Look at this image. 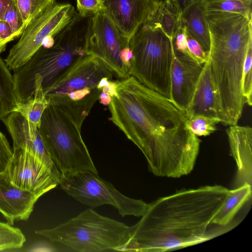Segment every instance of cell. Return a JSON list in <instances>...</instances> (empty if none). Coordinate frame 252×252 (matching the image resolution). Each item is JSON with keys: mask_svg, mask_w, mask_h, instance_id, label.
Returning a JSON list of instances; mask_svg holds the SVG:
<instances>
[{"mask_svg": "<svg viewBox=\"0 0 252 252\" xmlns=\"http://www.w3.org/2000/svg\"><path fill=\"white\" fill-rule=\"evenodd\" d=\"M108 105L111 121L142 152L155 176L179 178L193 170L201 140L170 98L134 77L119 81Z\"/></svg>", "mask_w": 252, "mask_h": 252, "instance_id": "cell-1", "label": "cell"}, {"mask_svg": "<svg viewBox=\"0 0 252 252\" xmlns=\"http://www.w3.org/2000/svg\"><path fill=\"white\" fill-rule=\"evenodd\" d=\"M229 192L220 185L205 186L152 202L129 226V239L123 252L170 251L210 240L215 236L208 228Z\"/></svg>", "mask_w": 252, "mask_h": 252, "instance_id": "cell-2", "label": "cell"}, {"mask_svg": "<svg viewBox=\"0 0 252 252\" xmlns=\"http://www.w3.org/2000/svg\"><path fill=\"white\" fill-rule=\"evenodd\" d=\"M100 92L96 90L78 100L48 101L38 129L61 176L79 172L98 173L82 138L81 128Z\"/></svg>", "mask_w": 252, "mask_h": 252, "instance_id": "cell-3", "label": "cell"}, {"mask_svg": "<svg viewBox=\"0 0 252 252\" xmlns=\"http://www.w3.org/2000/svg\"><path fill=\"white\" fill-rule=\"evenodd\" d=\"M90 17H83L78 14L54 36V43L51 47L42 46L28 62L14 71L15 92L19 102L32 97L37 78H41L44 92L85 55V36Z\"/></svg>", "mask_w": 252, "mask_h": 252, "instance_id": "cell-4", "label": "cell"}, {"mask_svg": "<svg viewBox=\"0 0 252 252\" xmlns=\"http://www.w3.org/2000/svg\"><path fill=\"white\" fill-rule=\"evenodd\" d=\"M35 232L53 244L78 252H123L129 239V226L93 209L54 228Z\"/></svg>", "mask_w": 252, "mask_h": 252, "instance_id": "cell-5", "label": "cell"}, {"mask_svg": "<svg viewBox=\"0 0 252 252\" xmlns=\"http://www.w3.org/2000/svg\"><path fill=\"white\" fill-rule=\"evenodd\" d=\"M173 44L174 40L151 20L143 24L129 42L132 52L129 76L170 98Z\"/></svg>", "mask_w": 252, "mask_h": 252, "instance_id": "cell-6", "label": "cell"}, {"mask_svg": "<svg viewBox=\"0 0 252 252\" xmlns=\"http://www.w3.org/2000/svg\"><path fill=\"white\" fill-rule=\"evenodd\" d=\"M67 194L80 203L95 208L109 205L122 217L142 216L149 204L126 196L110 182L92 172H79L61 176L59 185Z\"/></svg>", "mask_w": 252, "mask_h": 252, "instance_id": "cell-7", "label": "cell"}, {"mask_svg": "<svg viewBox=\"0 0 252 252\" xmlns=\"http://www.w3.org/2000/svg\"><path fill=\"white\" fill-rule=\"evenodd\" d=\"M78 14L69 3H55L32 21L4 60L13 71L23 66L42 46L44 39L54 36Z\"/></svg>", "mask_w": 252, "mask_h": 252, "instance_id": "cell-8", "label": "cell"}, {"mask_svg": "<svg viewBox=\"0 0 252 252\" xmlns=\"http://www.w3.org/2000/svg\"><path fill=\"white\" fill-rule=\"evenodd\" d=\"M129 42L120 34L104 8L89 18L85 36V54L101 61L113 74L124 79L129 76L120 58Z\"/></svg>", "mask_w": 252, "mask_h": 252, "instance_id": "cell-9", "label": "cell"}, {"mask_svg": "<svg viewBox=\"0 0 252 252\" xmlns=\"http://www.w3.org/2000/svg\"><path fill=\"white\" fill-rule=\"evenodd\" d=\"M113 73L99 60L85 54L64 71L44 93L47 100L66 98L78 100L98 90L103 78Z\"/></svg>", "mask_w": 252, "mask_h": 252, "instance_id": "cell-10", "label": "cell"}, {"mask_svg": "<svg viewBox=\"0 0 252 252\" xmlns=\"http://www.w3.org/2000/svg\"><path fill=\"white\" fill-rule=\"evenodd\" d=\"M5 175L15 187L44 194L59 185L60 179L40 160L28 151L13 148Z\"/></svg>", "mask_w": 252, "mask_h": 252, "instance_id": "cell-11", "label": "cell"}, {"mask_svg": "<svg viewBox=\"0 0 252 252\" xmlns=\"http://www.w3.org/2000/svg\"><path fill=\"white\" fill-rule=\"evenodd\" d=\"M104 10L121 35L128 42L144 23L155 15L159 0H102Z\"/></svg>", "mask_w": 252, "mask_h": 252, "instance_id": "cell-12", "label": "cell"}, {"mask_svg": "<svg viewBox=\"0 0 252 252\" xmlns=\"http://www.w3.org/2000/svg\"><path fill=\"white\" fill-rule=\"evenodd\" d=\"M203 64L172 49L170 98L186 114L203 69Z\"/></svg>", "mask_w": 252, "mask_h": 252, "instance_id": "cell-13", "label": "cell"}, {"mask_svg": "<svg viewBox=\"0 0 252 252\" xmlns=\"http://www.w3.org/2000/svg\"><path fill=\"white\" fill-rule=\"evenodd\" d=\"M13 140V148L25 150L40 160L60 180L61 174L51 159L38 127L17 111L2 120Z\"/></svg>", "mask_w": 252, "mask_h": 252, "instance_id": "cell-14", "label": "cell"}, {"mask_svg": "<svg viewBox=\"0 0 252 252\" xmlns=\"http://www.w3.org/2000/svg\"><path fill=\"white\" fill-rule=\"evenodd\" d=\"M43 195L15 187L4 172L0 173V213L10 224L18 220L27 221L34 204Z\"/></svg>", "mask_w": 252, "mask_h": 252, "instance_id": "cell-15", "label": "cell"}, {"mask_svg": "<svg viewBox=\"0 0 252 252\" xmlns=\"http://www.w3.org/2000/svg\"><path fill=\"white\" fill-rule=\"evenodd\" d=\"M226 132L231 155L237 167L236 186L238 187L246 183L252 185V128L237 124L229 126Z\"/></svg>", "mask_w": 252, "mask_h": 252, "instance_id": "cell-16", "label": "cell"}, {"mask_svg": "<svg viewBox=\"0 0 252 252\" xmlns=\"http://www.w3.org/2000/svg\"><path fill=\"white\" fill-rule=\"evenodd\" d=\"M186 115L188 119L198 115L219 118L218 104L208 54L207 60L203 64V69Z\"/></svg>", "mask_w": 252, "mask_h": 252, "instance_id": "cell-17", "label": "cell"}, {"mask_svg": "<svg viewBox=\"0 0 252 252\" xmlns=\"http://www.w3.org/2000/svg\"><path fill=\"white\" fill-rule=\"evenodd\" d=\"M207 16L204 0L195 3L182 15L188 34L196 40L208 54L210 38Z\"/></svg>", "mask_w": 252, "mask_h": 252, "instance_id": "cell-18", "label": "cell"}, {"mask_svg": "<svg viewBox=\"0 0 252 252\" xmlns=\"http://www.w3.org/2000/svg\"><path fill=\"white\" fill-rule=\"evenodd\" d=\"M252 196V185L247 183L230 190V192L212 220V224L221 226L231 223L233 218Z\"/></svg>", "mask_w": 252, "mask_h": 252, "instance_id": "cell-19", "label": "cell"}, {"mask_svg": "<svg viewBox=\"0 0 252 252\" xmlns=\"http://www.w3.org/2000/svg\"><path fill=\"white\" fill-rule=\"evenodd\" d=\"M18 104L13 75L0 57V120L15 111Z\"/></svg>", "mask_w": 252, "mask_h": 252, "instance_id": "cell-20", "label": "cell"}, {"mask_svg": "<svg viewBox=\"0 0 252 252\" xmlns=\"http://www.w3.org/2000/svg\"><path fill=\"white\" fill-rule=\"evenodd\" d=\"M151 20L173 40L184 25L182 14L167 0L159 1L156 12Z\"/></svg>", "mask_w": 252, "mask_h": 252, "instance_id": "cell-21", "label": "cell"}, {"mask_svg": "<svg viewBox=\"0 0 252 252\" xmlns=\"http://www.w3.org/2000/svg\"><path fill=\"white\" fill-rule=\"evenodd\" d=\"M41 80L40 78H37L35 80L34 92L32 97L25 102H18L15 111L20 112L37 127L39 126L42 114L48 104Z\"/></svg>", "mask_w": 252, "mask_h": 252, "instance_id": "cell-22", "label": "cell"}, {"mask_svg": "<svg viewBox=\"0 0 252 252\" xmlns=\"http://www.w3.org/2000/svg\"><path fill=\"white\" fill-rule=\"evenodd\" d=\"M207 13L228 12L252 18V0H204Z\"/></svg>", "mask_w": 252, "mask_h": 252, "instance_id": "cell-23", "label": "cell"}, {"mask_svg": "<svg viewBox=\"0 0 252 252\" xmlns=\"http://www.w3.org/2000/svg\"><path fill=\"white\" fill-rule=\"evenodd\" d=\"M26 27L47 8L55 3L56 0H13Z\"/></svg>", "mask_w": 252, "mask_h": 252, "instance_id": "cell-24", "label": "cell"}, {"mask_svg": "<svg viewBox=\"0 0 252 252\" xmlns=\"http://www.w3.org/2000/svg\"><path fill=\"white\" fill-rule=\"evenodd\" d=\"M26 242L21 230L7 222L0 221V251L18 249Z\"/></svg>", "mask_w": 252, "mask_h": 252, "instance_id": "cell-25", "label": "cell"}, {"mask_svg": "<svg viewBox=\"0 0 252 252\" xmlns=\"http://www.w3.org/2000/svg\"><path fill=\"white\" fill-rule=\"evenodd\" d=\"M221 122L218 117L198 115L188 119L191 131L197 136H207L217 130L216 125Z\"/></svg>", "mask_w": 252, "mask_h": 252, "instance_id": "cell-26", "label": "cell"}, {"mask_svg": "<svg viewBox=\"0 0 252 252\" xmlns=\"http://www.w3.org/2000/svg\"><path fill=\"white\" fill-rule=\"evenodd\" d=\"M252 45L248 50L244 61L242 78V91L246 103L249 106L252 104Z\"/></svg>", "mask_w": 252, "mask_h": 252, "instance_id": "cell-27", "label": "cell"}, {"mask_svg": "<svg viewBox=\"0 0 252 252\" xmlns=\"http://www.w3.org/2000/svg\"><path fill=\"white\" fill-rule=\"evenodd\" d=\"M3 20L10 26L15 38H18L22 35L26 26L13 0L6 9Z\"/></svg>", "mask_w": 252, "mask_h": 252, "instance_id": "cell-28", "label": "cell"}, {"mask_svg": "<svg viewBox=\"0 0 252 252\" xmlns=\"http://www.w3.org/2000/svg\"><path fill=\"white\" fill-rule=\"evenodd\" d=\"M78 14L83 17H90L104 8L102 0H76Z\"/></svg>", "mask_w": 252, "mask_h": 252, "instance_id": "cell-29", "label": "cell"}, {"mask_svg": "<svg viewBox=\"0 0 252 252\" xmlns=\"http://www.w3.org/2000/svg\"><path fill=\"white\" fill-rule=\"evenodd\" d=\"M13 155L9 142L6 136L0 130V173L4 172Z\"/></svg>", "mask_w": 252, "mask_h": 252, "instance_id": "cell-30", "label": "cell"}, {"mask_svg": "<svg viewBox=\"0 0 252 252\" xmlns=\"http://www.w3.org/2000/svg\"><path fill=\"white\" fill-rule=\"evenodd\" d=\"M188 49L194 59L199 63L203 64L206 61L208 54L200 44L189 35H187Z\"/></svg>", "mask_w": 252, "mask_h": 252, "instance_id": "cell-31", "label": "cell"}, {"mask_svg": "<svg viewBox=\"0 0 252 252\" xmlns=\"http://www.w3.org/2000/svg\"><path fill=\"white\" fill-rule=\"evenodd\" d=\"M187 35L186 28L184 24L174 40V47L177 51L194 59L188 49Z\"/></svg>", "mask_w": 252, "mask_h": 252, "instance_id": "cell-32", "label": "cell"}, {"mask_svg": "<svg viewBox=\"0 0 252 252\" xmlns=\"http://www.w3.org/2000/svg\"><path fill=\"white\" fill-rule=\"evenodd\" d=\"M0 38L5 44L15 38L10 26L4 20H0Z\"/></svg>", "mask_w": 252, "mask_h": 252, "instance_id": "cell-33", "label": "cell"}, {"mask_svg": "<svg viewBox=\"0 0 252 252\" xmlns=\"http://www.w3.org/2000/svg\"><path fill=\"white\" fill-rule=\"evenodd\" d=\"M182 15L192 5L200 0H167Z\"/></svg>", "mask_w": 252, "mask_h": 252, "instance_id": "cell-34", "label": "cell"}, {"mask_svg": "<svg viewBox=\"0 0 252 252\" xmlns=\"http://www.w3.org/2000/svg\"><path fill=\"white\" fill-rule=\"evenodd\" d=\"M121 60L126 68L129 71L130 61L132 58V52L129 47L123 48L120 52ZM129 74V73H128Z\"/></svg>", "mask_w": 252, "mask_h": 252, "instance_id": "cell-35", "label": "cell"}, {"mask_svg": "<svg viewBox=\"0 0 252 252\" xmlns=\"http://www.w3.org/2000/svg\"><path fill=\"white\" fill-rule=\"evenodd\" d=\"M119 81H109L108 84L104 86L101 91L108 94L111 97H118V94L116 91L117 86Z\"/></svg>", "mask_w": 252, "mask_h": 252, "instance_id": "cell-36", "label": "cell"}, {"mask_svg": "<svg viewBox=\"0 0 252 252\" xmlns=\"http://www.w3.org/2000/svg\"><path fill=\"white\" fill-rule=\"evenodd\" d=\"M98 100L100 104L108 106L112 100V97L108 94L101 91Z\"/></svg>", "mask_w": 252, "mask_h": 252, "instance_id": "cell-37", "label": "cell"}, {"mask_svg": "<svg viewBox=\"0 0 252 252\" xmlns=\"http://www.w3.org/2000/svg\"><path fill=\"white\" fill-rule=\"evenodd\" d=\"M12 0H0V20H3L8 6Z\"/></svg>", "mask_w": 252, "mask_h": 252, "instance_id": "cell-38", "label": "cell"}, {"mask_svg": "<svg viewBox=\"0 0 252 252\" xmlns=\"http://www.w3.org/2000/svg\"><path fill=\"white\" fill-rule=\"evenodd\" d=\"M109 80V79L106 77L102 78L97 85V89L101 91L102 88L108 84Z\"/></svg>", "mask_w": 252, "mask_h": 252, "instance_id": "cell-39", "label": "cell"}, {"mask_svg": "<svg viewBox=\"0 0 252 252\" xmlns=\"http://www.w3.org/2000/svg\"><path fill=\"white\" fill-rule=\"evenodd\" d=\"M6 44H4L0 38V54L5 51Z\"/></svg>", "mask_w": 252, "mask_h": 252, "instance_id": "cell-40", "label": "cell"}]
</instances>
